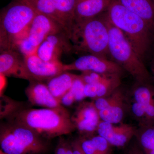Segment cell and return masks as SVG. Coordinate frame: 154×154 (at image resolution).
Masks as SVG:
<instances>
[{
	"mask_svg": "<svg viewBox=\"0 0 154 154\" xmlns=\"http://www.w3.org/2000/svg\"><path fill=\"white\" fill-rule=\"evenodd\" d=\"M68 111L56 108H22L7 118L9 122L23 125L45 139L70 134L76 130Z\"/></svg>",
	"mask_w": 154,
	"mask_h": 154,
	"instance_id": "cell-1",
	"label": "cell"
},
{
	"mask_svg": "<svg viewBox=\"0 0 154 154\" xmlns=\"http://www.w3.org/2000/svg\"><path fill=\"white\" fill-rule=\"evenodd\" d=\"M110 22L123 33L144 60L150 52L154 31L142 18L113 0L106 12Z\"/></svg>",
	"mask_w": 154,
	"mask_h": 154,
	"instance_id": "cell-2",
	"label": "cell"
},
{
	"mask_svg": "<svg viewBox=\"0 0 154 154\" xmlns=\"http://www.w3.org/2000/svg\"><path fill=\"white\" fill-rule=\"evenodd\" d=\"M36 14L34 8L25 0H14L2 10L1 51L15 50L16 43L26 35Z\"/></svg>",
	"mask_w": 154,
	"mask_h": 154,
	"instance_id": "cell-3",
	"label": "cell"
},
{
	"mask_svg": "<svg viewBox=\"0 0 154 154\" xmlns=\"http://www.w3.org/2000/svg\"><path fill=\"white\" fill-rule=\"evenodd\" d=\"M106 14L109 29V53L110 60L133 77L136 82L152 83L154 79L144 60L138 54L123 33L113 25Z\"/></svg>",
	"mask_w": 154,
	"mask_h": 154,
	"instance_id": "cell-4",
	"label": "cell"
},
{
	"mask_svg": "<svg viewBox=\"0 0 154 154\" xmlns=\"http://www.w3.org/2000/svg\"><path fill=\"white\" fill-rule=\"evenodd\" d=\"M109 41L105 12L75 25L71 38L74 50L110 60Z\"/></svg>",
	"mask_w": 154,
	"mask_h": 154,
	"instance_id": "cell-5",
	"label": "cell"
},
{
	"mask_svg": "<svg viewBox=\"0 0 154 154\" xmlns=\"http://www.w3.org/2000/svg\"><path fill=\"white\" fill-rule=\"evenodd\" d=\"M37 13L54 19L65 30L71 40L75 25L76 0H25Z\"/></svg>",
	"mask_w": 154,
	"mask_h": 154,
	"instance_id": "cell-6",
	"label": "cell"
},
{
	"mask_svg": "<svg viewBox=\"0 0 154 154\" xmlns=\"http://www.w3.org/2000/svg\"><path fill=\"white\" fill-rule=\"evenodd\" d=\"M63 70L91 71L121 75L125 71L121 66L113 61L91 54L80 57L72 63L63 64Z\"/></svg>",
	"mask_w": 154,
	"mask_h": 154,
	"instance_id": "cell-7",
	"label": "cell"
},
{
	"mask_svg": "<svg viewBox=\"0 0 154 154\" xmlns=\"http://www.w3.org/2000/svg\"><path fill=\"white\" fill-rule=\"evenodd\" d=\"M66 33L59 32L51 34L38 46L36 54L42 60L48 62L60 61L63 53L74 51L73 45Z\"/></svg>",
	"mask_w": 154,
	"mask_h": 154,
	"instance_id": "cell-8",
	"label": "cell"
},
{
	"mask_svg": "<svg viewBox=\"0 0 154 154\" xmlns=\"http://www.w3.org/2000/svg\"><path fill=\"white\" fill-rule=\"evenodd\" d=\"M62 32L66 33L57 22L46 15L37 13L23 37L36 51L38 46L47 36L53 33Z\"/></svg>",
	"mask_w": 154,
	"mask_h": 154,
	"instance_id": "cell-9",
	"label": "cell"
},
{
	"mask_svg": "<svg viewBox=\"0 0 154 154\" xmlns=\"http://www.w3.org/2000/svg\"><path fill=\"white\" fill-rule=\"evenodd\" d=\"M71 119L81 136L88 137L94 135L101 120L93 101L81 102Z\"/></svg>",
	"mask_w": 154,
	"mask_h": 154,
	"instance_id": "cell-10",
	"label": "cell"
},
{
	"mask_svg": "<svg viewBox=\"0 0 154 154\" xmlns=\"http://www.w3.org/2000/svg\"><path fill=\"white\" fill-rule=\"evenodd\" d=\"M137 128L121 123L119 125L101 120L96 132L105 138L112 146L121 147L126 145L135 137Z\"/></svg>",
	"mask_w": 154,
	"mask_h": 154,
	"instance_id": "cell-11",
	"label": "cell"
},
{
	"mask_svg": "<svg viewBox=\"0 0 154 154\" xmlns=\"http://www.w3.org/2000/svg\"><path fill=\"white\" fill-rule=\"evenodd\" d=\"M23 58L27 69L35 81H47L64 72L63 64L60 61H45L36 53Z\"/></svg>",
	"mask_w": 154,
	"mask_h": 154,
	"instance_id": "cell-12",
	"label": "cell"
},
{
	"mask_svg": "<svg viewBox=\"0 0 154 154\" xmlns=\"http://www.w3.org/2000/svg\"><path fill=\"white\" fill-rule=\"evenodd\" d=\"M0 74L6 77H13L35 81L29 72L20 53L15 50L2 51L0 54Z\"/></svg>",
	"mask_w": 154,
	"mask_h": 154,
	"instance_id": "cell-13",
	"label": "cell"
},
{
	"mask_svg": "<svg viewBox=\"0 0 154 154\" xmlns=\"http://www.w3.org/2000/svg\"><path fill=\"white\" fill-rule=\"evenodd\" d=\"M5 123L20 143L31 154H43L49 149L48 140L40 137L28 128L9 122Z\"/></svg>",
	"mask_w": 154,
	"mask_h": 154,
	"instance_id": "cell-14",
	"label": "cell"
},
{
	"mask_svg": "<svg viewBox=\"0 0 154 154\" xmlns=\"http://www.w3.org/2000/svg\"><path fill=\"white\" fill-rule=\"evenodd\" d=\"M25 94L32 105L48 108L64 107L50 92L47 85L39 81L30 82Z\"/></svg>",
	"mask_w": 154,
	"mask_h": 154,
	"instance_id": "cell-15",
	"label": "cell"
},
{
	"mask_svg": "<svg viewBox=\"0 0 154 154\" xmlns=\"http://www.w3.org/2000/svg\"><path fill=\"white\" fill-rule=\"evenodd\" d=\"M127 95L122 88L118 89L111 94V99L107 108L99 111L100 119L112 123H121L127 110Z\"/></svg>",
	"mask_w": 154,
	"mask_h": 154,
	"instance_id": "cell-16",
	"label": "cell"
},
{
	"mask_svg": "<svg viewBox=\"0 0 154 154\" xmlns=\"http://www.w3.org/2000/svg\"><path fill=\"white\" fill-rule=\"evenodd\" d=\"M128 96L143 107L150 123H154V85L135 82Z\"/></svg>",
	"mask_w": 154,
	"mask_h": 154,
	"instance_id": "cell-17",
	"label": "cell"
},
{
	"mask_svg": "<svg viewBox=\"0 0 154 154\" xmlns=\"http://www.w3.org/2000/svg\"><path fill=\"white\" fill-rule=\"evenodd\" d=\"M113 0H76L75 25L101 15L107 11Z\"/></svg>",
	"mask_w": 154,
	"mask_h": 154,
	"instance_id": "cell-18",
	"label": "cell"
},
{
	"mask_svg": "<svg viewBox=\"0 0 154 154\" xmlns=\"http://www.w3.org/2000/svg\"><path fill=\"white\" fill-rule=\"evenodd\" d=\"M122 5L144 20L154 32V0H118Z\"/></svg>",
	"mask_w": 154,
	"mask_h": 154,
	"instance_id": "cell-19",
	"label": "cell"
},
{
	"mask_svg": "<svg viewBox=\"0 0 154 154\" xmlns=\"http://www.w3.org/2000/svg\"><path fill=\"white\" fill-rule=\"evenodd\" d=\"M0 145L1 150L7 154H31L20 143L6 123H2L0 127Z\"/></svg>",
	"mask_w": 154,
	"mask_h": 154,
	"instance_id": "cell-20",
	"label": "cell"
},
{
	"mask_svg": "<svg viewBox=\"0 0 154 154\" xmlns=\"http://www.w3.org/2000/svg\"><path fill=\"white\" fill-rule=\"evenodd\" d=\"M77 76L68 71H64L47 80L46 85L52 95L60 101L61 98L70 90Z\"/></svg>",
	"mask_w": 154,
	"mask_h": 154,
	"instance_id": "cell-21",
	"label": "cell"
},
{
	"mask_svg": "<svg viewBox=\"0 0 154 154\" xmlns=\"http://www.w3.org/2000/svg\"><path fill=\"white\" fill-rule=\"evenodd\" d=\"M22 103L1 95V119L6 118L22 108Z\"/></svg>",
	"mask_w": 154,
	"mask_h": 154,
	"instance_id": "cell-22",
	"label": "cell"
},
{
	"mask_svg": "<svg viewBox=\"0 0 154 154\" xmlns=\"http://www.w3.org/2000/svg\"><path fill=\"white\" fill-rule=\"evenodd\" d=\"M90 138L97 154H110L112 146L106 139L99 134L93 136Z\"/></svg>",
	"mask_w": 154,
	"mask_h": 154,
	"instance_id": "cell-23",
	"label": "cell"
},
{
	"mask_svg": "<svg viewBox=\"0 0 154 154\" xmlns=\"http://www.w3.org/2000/svg\"><path fill=\"white\" fill-rule=\"evenodd\" d=\"M85 85L79 75H77L70 90L74 96L76 102H82L86 98L85 94Z\"/></svg>",
	"mask_w": 154,
	"mask_h": 154,
	"instance_id": "cell-24",
	"label": "cell"
},
{
	"mask_svg": "<svg viewBox=\"0 0 154 154\" xmlns=\"http://www.w3.org/2000/svg\"><path fill=\"white\" fill-rule=\"evenodd\" d=\"M80 145L85 154H97L94 143L90 137L80 136L78 138Z\"/></svg>",
	"mask_w": 154,
	"mask_h": 154,
	"instance_id": "cell-25",
	"label": "cell"
},
{
	"mask_svg": "<svg viewBox=\"0 0 154 154\" xmlns=\"http://www.w3.org/2000/svg\"><path fill=\"white\" fill-rule=\"evenodd\" d=\"M60 101V104L64 107L71 106L74 102H76L74 96L70 90L61 98Z\"/></svg>",
	"mask_w": 154,
	"mask_h": 154,
	"instance_id": "cell-26",
	"label": "cell"
},
{
	"mask_svg": "<svg viewBox=\"0 0 154 154\" xmlns=\"http://www.w3.org/2000/svg\"><path fill=\"white\" fill-rule=\"evenodd\" d=\"M85 94L86 97L91 98L92 100L97 98L96 87L94 84H85Z\"/></svg>",
	"mask_w": 154,
	"mask_h": 154,
	"instance_id": "cell-27",
	"label": "cell"
},
{
	"mask_svg": "<svg viewBox=\"0 0 154 154\" xmlns=\"http://www.w3.org/2000/svg\"><path fill=\"white\" fill-rule=\"evenodd\" d=\"M71 143L72 147L73 154H85L81 148L78 138L71 141Z\"/></svg>",
	"mask_w": 154,
	"mask_h": 154,
	"instance_id": "cell-28",
	"label": "cell"
},
{
	"mask_svg": "<svg viewBox=\"0 0 154 154\" xmlns=\"http://www.w3.org/2000/svg\"><path fill=\"white\" fill-rule=\"evenodd\" d=\"M126 154H144L137 143L134 144L130 147Z\"/></svg>",
	"mask_w": 154,
	"mask_h": 154,
	"instance_id": "cell-29",
	"label": "cell"
},
{
	"mask_svg": "<svg viewBox=\"0 0 154 154\" xmlns=\"http://www.w3.org/2000/svg\"><path fill=\"white\" fill-rule=\"evenodd\" d=\"M5 76L2 74H0V80H1V95H3V91L5 89L7 79Z\"/></svg>",
	"mask_w": 154,
	"mask_h": 154,
	"instance_id": "cell-30",
	"label": "cell"
},
{
	"mask_svg": "<svg viewBox=\"0 0 154 154\" xmlns=\"http://www.w3.org/2000/svg\"><path fill=\"white\" fill-rule=\"evenodd\" d=\"M151 69L152 73L153 78L154 80V57L152 61L151 67Z\"/></svg>",
	"mask_w": 154,
	"mask_h": 154,
	"instance_id": "cell-31",
	"label": "cell"
},
{
	"mask_svg": "<svg viewBox=\"0 0 154 154\" xmlns=\"http://www.w3.org/2000/svg\"><path fill=\"white\" fill-rule=\"evenodd\" d=\"M0 154H6L4 152L2 151V150L1 149L0 150Z\"/></svg>",
	"mask_w": 154,
	"mask_h": 154,
	"instance_id": "cell-32",
	"label": "cell"
}]
</instances>
